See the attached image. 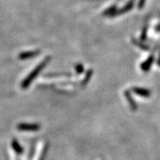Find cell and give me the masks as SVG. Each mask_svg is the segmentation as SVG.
Returning a JSON list of instances; mask_svg holds the SVG:
<instances>
[{
    "instance_id": "cell-1",
    "label": "cell",
    "mask_w": 160,
    "mask_h": 160,
    "mask_svg": "<svg viewBox=\"0 0 160 160\" xmlns=\"http://www.w3.org/2000/svg\"><path fill=\"white\" fill-rule=\"evenodd\" d=\"M132 91L134 94H137L139 96L144 98H148L151 96V91L148 89L143 88V87H133L132 88Z\"/></svg>"
},
{
    "instance_id": "cell-2",
    "label": "cell",
    "mask_w": 160,
    "mask_h": 160,
    "mask_svg": "<svg viewBox=\"0 0 160 160\" xmlns=\"http://www.w3.org/2000/svg\"><path fill=\"white\" fill-rule=\"evenodd\" d=\"M154 61V55H151L144 62H142L140 65V68L143 70L144 72H148L151 68V65H152L153 62Z\"/></svg>"
},
{
    "instance_id": "cell-3",
    "label": "cell",
    "mask_w": 160,
    "mask_h": 160,
    "mask_svg": "<svg viewBox=\"0 0 160 160\" xmlns=\"http://www.w3.org/2000/svg\"><path fill=\"white\" fill-rule=\"evenodd\" d=\"M125 96L126 97L127 100H128V102L130 105V108H131L133 111H136L137 109V105L136 104V102L134 101L133 97H132L131 95L130 94V93L128 91H125Z\"/></svg>"
},
{
    "instance_id": "cell-4",
    "label": "cell",
    "mask_w": 160,
    "mask_h": 160,
    "mask_svg": "<svg viewBox=\"0 0 160 160\" xmlns=\"http://www.w3.org/2000/svg\"><path fill=\"white\" fill-rule=\"evenodd\" d=\"M133 43L136 46H138L140 49L143 50V51H148V50H149V47L144 44L142 42H139V41H137L136 39H133Z\"/></svg>"
},
{
    "instance_id": "cell-5",
    "label": "cell",
    "mask_w": 160,
    "mask_h": 160,
    "mask_svg": "<svg viewBox=\"0 0 160 160\" xmlns=\"http://www.w3.org/2000/svg\"><path fill=\"white\" fill-rule=\"evenodd\" d=\"M133 2H128V4L126 5L124 8H123V9H121V11H120V12H121L122 13H126L127 11H130V10H131L132 8H133Z\"/></svg>"
},
{
    "instance_id": "cell-6",
    "label": "cell",
    "mask_w": 160,
    "mask_h": 160,
    "mask_svg": "<svg viewBox=\"0 0 160 160\" xmlns=\"http://www.w3.org/2000/svg\"><path fill=\"white\" fill-rule=\"evenodd\" d=\"M147 34H148V27L144 26L143 28H142V34H141V37H140L141 40H142V42H144V41L146 39V38H147Z\"/></svg>"
},
{
    "instance_id": "cell-7",
    "label": "cell",
    "mask_w": 160,
    "mask_h": 160,
    "mask_svg": "<svg viewBox=\"0 0 160 160\" xmlns=\"http://www.w3.org/2000/svg\"><path fill=\"white\" fill-rule=\"evenodd\" d=\"M146 0H139L138 3V8L139 9H142L144 8V4H145Z\"/></svg>"
},
{
    "instance_id": "cell-8",
    "label": "cell",
    "mask_w": 160,
    "mask_h": 160,
    "mask_svg": "<svg viewBox=\"0 0 160 160\" xmlns=\"http://www.w3.org/2000/svg\"><path fill=\"white\" fill-rule=\"evenodd\" d=\"M157 64L159 65V66H160V53H159V58H158V60H157Z\"/></svg>"
}]
</instances>
